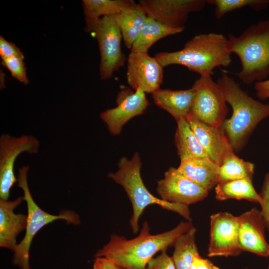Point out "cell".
Listing matches in <instances>:
<instances>
[{"instance_id":"28","label":"cell","mask_w":269,"mask_h":269,"mask_svg":"<svg viewBox=\"0 0 269 269\" xmlns=\"http://www.w3.org/2000/svg\"><path fill=\"white\" fill-rule=\"evenodd\" d=\"M1 60V64L8 69L13 77L24 84L28 83L23 58L11 56L2 58Z\"/></svg>"},{"instance_id":"34","label":"cell","mask_w":269,"mask_h":269,"mask_svg":"<svg viewBox=\"0 0 269 269\" xmlns=\"http://www.w3.org/2000/svg\"><path fill=\"white\" fill-rule=\"evenodd\" d=\"M193 261L196 269H220L209 260L202 258L199 253L195 256Z\"/></svg>"},{"instance_id":"24","label":"cell","mask_w":269,"mask_h":269,"mask_svg":"<svg viewBox=\"0 0 269 269\" xmlns=\"http://www.w3.org/2000/svg\"><path fill=\"white\" fill-rule=\"evenodd\" d=\"M134 2L133 0H83L86 23L119 14Z\"/></svg>"},{"instance_id":"17","label":"cell","mask_w":269,"mask_h":269,"mask_svg":"<svg viewBox=\"0 0 269 269\" xmlns=\"http://www.w3.org/2000/svg\"><path fill=\"white\" fill-rule=\"evenodd\" d=\"M24 200L20 196L13 201L0 199V247L13 251L17 245L16 237L26 229L27 216L16 214L14 209Z\"/></svg>"},{"instance_id":"4","label":"cell","mask_w":269,"mask_h":269,"mask_svg":"<svg viewBox=\"0 0 269 269\" xmlns=\"http://www.w3.org/2000/svg\"><path fill=\"white\" fill-rule=\"evenodd\" d=\"M227 38L231 53L241 64L234 74L246 84L265 80L269 75V19L252 24L239 36L230 33Z\"/></svg>"},{"instance_id":"12","label":"cell","mask_w":269,"mask_h":269,"mask_svg":"<svg viewBox=\"0 0 269 269\" xmlns=\"http://www.w3.org/2000/svg\"><path fill=\"white\" fill-rule=\"evenodd\" d=\"M127 80L134 91L140 88L152 93L160 88L163 77V67L147 52L131 51L127 59Z\"/></svg>"},{"instance_id":"5","label":"cell","mask_w":269,"mask_h":269,"mask_svg":"<svg viewBox=\"0 0 269 269\" xmlns=\"http://www.w3.org/2000/svg\"><path fill=\"white\" fill-rule=\"evenodd\" d=\"M116 172L109 173L108 176L124 188L132 203L133 214L130 224L134 233L136 234L139 230V219L144 210L152 204L174 212L187 221H192L188 206L164 201L147 190L141 177V162L138 152H135L130 160L126 157H122Z\"/></svg>"},{"instance_id":"19","label":"cell","mask_w":269,"mask_h":269,"mask_svg":"<svg viewBox=\"0 0 269 269\" xmlns=\"http://www.w3.org/2000/svg\"><path fill=\"white\" fill-rule=\"evenodd\" d=\"M219 165L209 158L181 160L177 170L185 177L209 192L218 183Z\"/></svg>"},{"instance_id":"2","label":"cell","mask_w":269,"mask_h":269,"mask_svg":"<svg viewBox=\"0 0 269 269\" xmlns=\"http://www.w3.org/2000/svg\"><path fill=\"white\" fill-rule=\"evenodd\" d=\"M217 82L233 111L232 116L225 120L221 129L234 152H238L243 148L259 123L269 116V104H264L250 97L225 71Z\"/></svg>"},{"instance_id":"37","label":"cell","mask_w":269,"mask_h":269,"mask_svg":"<svg viewBox=\"0 0 269 269\" xmlns=\"http://www.w3.org/2000/svg\"><path fill=\"white\" fill-rule=\"evenodd\" d=\"M267 269H269V266H268Z\"/></svg>"},{"instance_id":"9","label":"cell","mask_w":269,"mask_h":269,"mask_svg":"<svg viewBox=\"0 0 269 269\" xmlns=\"http://www.w3.org/2000/svg\"><path fill=\"white\" fill-rule=\"evenodd\" d=\"M39 147V140L32 135L19 137L4 134L0 137V198L8 200L10 191L17 182L14 165L18 156L22 152L36 154Z\"/></svg>"},{"instance_id":"14","label":"cell","mask_w":269,"mask_h":269,"mask_svg":"<svg viewBox=\"0 0 269 269\" xmlns=\"http://www.w3.org/2000/svg\"><path fill=\"white\" fill-rule=\"evenodd\" d=\"M156 191L164 201L188 206L203 200L209 193L173 167L164 173L163 178L157 181Z\"/></svg>"},{"instance_id":"15","label":"cell","mask_w":269,"mask_h":269,"mask_svg":"<svg viewBox=\"0 0 269 269\" xmlns=\"http://www.w3.org/2000/svg\"><path fill=\"white\" fill-rule=\"evenodd\" d=\"M239 242L242 251L269 257V244L265 237L266 226L261 212L254 207L239 216Z\"/></svg>"},{"instance_id":"21","label":"cell","mask_w":269,"mask_h":269,"mask_svg":"<svg viewBox=\"0 0 269 269\" xmlns=\"http://www.w3.org/2000/svg\"><path fill=\"white\" fill-rule=\"evenodd\" d=\"M175 143L180 160L208 158L186 119L177 122Z\"/></svg>"},{"instance_id":"10","label":"cell","mask_w":269,"mask_h":269,"mask_svg":"<svg viewBox=\"0 0 269 269\" xmlns=\"http://www.w3.org/2000/svg\"><path fill=\"white\" fill-rule=\"evenodd\" d=\"M210 224L208 257H236L243 252L239 242L238 216L220 212L210 216Z\"/></svg>"},{"instance_id":"7","label":"cell","mask_w":269,"mask_h":269,"mask_svg":"<svg viewBox=\"0 0 269 269\" xmlns=\"http://www.w3.org/2000/svg\"><path fill=\"white\" fill-rule=\"evenodd\" d=\"M120 14V13H119ZM119 14L102 17L86 23V31L96 38L101 55L100 75L102 80L110 79L123 67L126 57L121 49L123 39L120 30Z\"/></svg>"},{"instance_id":"3","label":"cell","mask_w":269,"mask_h":269,"mask_svg":"<svg viewBox=\"0 0 269 269\" xmlns=\"http://www.w3.org/2000/svg\"><path fill=\"white\" fill-rule=\"evenodd\" d=\"M231 55L228 38L221 33L210 32L196 35L180 50L159 52L154 57L163 67L179 65L200 76H212L216 67L230 65Z\"/></svg>"},{"instance_id":"11","label":"cell","mask_w":269,"mask_h":269,"mask_svg":"<svg viewBox=\"0 0 269 269\" xmlns=\"http://www.w3.org/2000/svg\"><path fill=\"white\" fill-rule=\"evenodd\" d=\"M148 17L169 27L183 29L190 13L202 10L206 0H140Z\"/></svg>"},{"instance_id":"20","label":"cell","mask_w":269,"mask_h":269,"mask_svg":"<svg viewBox=\"0 0 269 269\" xmlns=\"http://www.w3.org/2000/svg\"><path fill=\"white\" fill-rule=\"evenodd\" d=\"M147 17L143 8L135 2L119 14V23L125 46L132 47Z\"/></svg>"},{"instance_id":"30","label":"cell","mask_w":269,"mask_h":269,"mask_svg":"<svg viewBox=\"0 0 269 269\" xmlns=\"http://www.w3.org/2000/svg\"><path fill=\"white\" fill-rule=\"evenodd\" d=\"M147 269H176L172 258L166 253V250L161 251L160 254L152 258L147 263Z\"/></svg>"},{"instance_id":"22","label":"cell","mask_w":269,"mask_h":269,"mask_svg":"<svg viewBox=\"0 0 269 269\" xmlns=\"http://www.w3.org/2000/svg\"><path fill=\"white\" fill-rule=\"evenodd\" d=\"M253 178L218 183L215 187V197L219 201L246 200L259 203L260 198L254 187Z\"/></svg>"},{"instance_id":"27","label":"cell","mask_w":269,"mask_h":269,"mask_svg":"<svg viewBox=\"0 0 269 269\" xmlns=\"http://www.w3.org/2000/svg\"><path fill=\"white\" fill-rule=\"evenodd\" d=\"M207 2L215 6V15L217 19L244 7L249 6L255 10H260L269 4V0H207Z\"/></svg>"},{"instance_id":"13","label":"cell","mask_w":269,"mask_h":269,"mask_svg":"<svg viewBox=\"0 0 269 269\" xmlns=\"http://www.w3.org/2000/svg\"><path fill=\"white\" fill-rule=\"evenodd\" d=\"M116 102V107L100 115L113 135L120 134L124 125L133 118L143 114L149 104L145 93L140 88L134 92L130 89L121 90L117 95Z\"/></svg>"},{"instance_id":"31","label":"cell","mask_w":269,"mask_h":269,"mask_svg":"<svg viewBox=\"0 0 269 269\" xmlns=\"http://www.w3.org/2000/svg\"><path fill=\"white\" fill-rule=\"evenodd\" d=\"M0 55L1 58L16 56L24 59L23 53L20 49L14 43L8 42L2 36H0Z\"/></svg>"},{"instance_id":"1","label":"cell","mask_w":269,"mask_h":269,"mask_svg":"<svg viewBox=\"0 0 269 269\" xmlns=\"http://www.w3.org/2000/svg\"><path fill=\"white\" fill-rule=\"evenodd\" d=\"M193 227L191 222H181L169 231L153 235L147 222L144 221L138 235L132 239L112 235L95 257L111 260L123 269H147V263L154 255L174 246L178 238Z\"/></svg>"},{"instance_id":"29","label":"cell","mask_w":269,"mask_h":269,"mask_svg":"<svg viewBox=\"0 0 269 269\" xmlns=\"http://www.w3.org/2000/svg\"><path fill=\"white\" fill-rule=\"evenodd\" d=\"M260 210L266 228L269 232V173L265 174L261 191L259 193Z\"/></svg>"},{"instance_id":"36","label":"cell","mask_w":269,"mask_h":269,"mask_svg":"<svg viewBox=\"0 0 269 269\" xmlns=\"http://www.w3.org/2000/svg\"><path fill=\"white\" fill-rule=\"evenodd\" d=\"M244 269H248V268L246 267V268H244Z\"/></svg>"},{"instance_id":"25","label":"cell","mask_w":269,"mask_h":269,"mask_svg":"<svg viewBox=\"0 0 269 269\" xmlns=\"http://www.w3.org/2000/svg\"><path fill=\"white\" fill-rule=\"evenodd\" d=\"M254 170V163L240 158L233 152L225 157L219 167L218 183L253 178Z\"/></svg>"},{"instance_id":"33","label":"cell","mask_w":269,"mask_h":269,"mask_svg":"<svg viewBox=\"0 0 269 269\" xmlns=\"http://www.w3.org/2000/svg\"><path fill=\"white\" fill-rule=\"evenodd\" d=\"M93 269H122L112 260L103 257L95 258Z\"/></svg>"},{"instance_id":"23","label":"cell","mask_w":269,"mask_h":269,"mask_svg":"<svg viewBox=\"0 0 269 269\" xmlns=\"http://www.w3.org/2000/svg\"><path fill=\"white\" fill-rule=\"evenodd\" d=\"M183 30L169 27L147 16L138 38L131 49V51L147 52L148 49L159 39L180 33Z\"/></svg>"},{"instance_id":"35","label":"cell","mask_w":269,"mask_h":269,"mask_svg":"<svg viewBox=\"0 0 269 269\" xmlns=\"http://www.w3.org/2000/svg\"><path fill=\"white\" fill-rule=\"evenodd\" d=\"M190 269H196V265H195V264L194 261H193V263H192V264L191 265Z\"/></svg>"},{"instance_id":"32","label":"cell","mask_w":269,"mask_h":269,"mask_svg":"<svg viewBox=\"0 0 269 269\" xmlns=\"http://www.w3.org/2000/svg\"><path fill=\"white\" fill-rule=\"evenodd\" d=\"M254 88L256 95L260 100L269 98V79L256 82Z\"/></svg>"},{"instance_id":"6","label":"cell","mask_w":269,"mask_h":269,"mask_svg":"<svg viewBox=\"0 0 269 269\" xmlns=\"http://www.w3.org/2000/svg\"><path fill=\"white\" fill-rule=\"evenodd\" d=\"M28 166L19 168L17 177V186L24 193V200L27 208V225L25 234L13 251L12 263L20 269H30L29 264V251L32 241L36 233L43 227L55 220L62 219L67 223L79 224V216L72 211H62L59 215L49 214L41 209L34 201L27 183Z\"/></svg>"},{"instance_id":"26","label":"cell","mask_w":269,"mask_h":269,"mask_svg":"<svg viewBox=\"0 0 269 269\" xmlns=\"http://www.w3.org/2000/svg\"><path fill=\"white\" fill-rule=\"evenodd\" d=\"M196 231L193 226L175 242L172 258L176 269H190L194 257L198 253L195 242Z\"/></svg>"},{"instance_id":"16","label":"cell","mask_w":269,"mask_h":269,"mask_svg":"<svg viewBox=\"0 0 269 269\" xmlns=\"http://www.w3.org/2000/svg\"><path fill=\"white\" fill-rule=\"evenodd\" d=\"M186 120L208 157L219 166L226 156L234 152L221 129L207 125L189 117L187 118Z\"/></svg>"},{"instance_id":"8","label":"cell","mask_w":269,"mask_h":269,"mask_svg":"<svg viewBox=\"0 0 269 269\" xmlns=\"http://www.w3.org/2000/svg\"><path fill=\"white\" fill-rule=\"evenodd\" d=\"M192 88L195 96L188 117L221 129L229 110L220 86L214 81L212 76L203 75L194 82Z\"/></svg>"},{"instance_id":"18","label":"cell","mask_w":269,"mask_h":269,"mask_svg":"<svg viewBox=\"0 0 269 269\" xmlns=\"http://www.w3.org/2000/svg\"><path fill=\"white\" fill-rule=\"evenodd\" d=\"M151 94L154 103L168 112L177 122L189 116L195 92L192 87L180 90L159 88Z\"/></svg>"}]
</instances>
